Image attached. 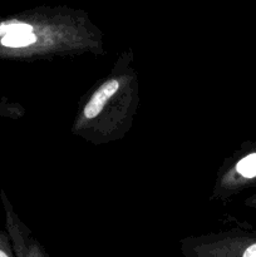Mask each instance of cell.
I'll use <instances>...</instances> for the list:
<instances>
[{
  "label": "cell",
  "mask_w": 256,
  "mask_h": 257,
  "mask_svg": "<svg viewBox=\"0 0 256 257\" xmlns=\"http://www.w3.org/2000/svg\"><path fill=\"white\" fill-rule=\"evenodd\" d=\"M102 54L103 34L88 13L69 7H38L0 17V59H54Z\"/></svg>",
  "instance_id": "6da1fadb"
},
{
  "label": "cell",
  "mask_w": 256,
  "mask_h": 257,
  "mask_svg": "<svg viewBox=\"0 0 256 257\" xmlns=\"http://www.w3.org/2000/svg\"><path fill=\"white\" fill-rule=\"evenodd\" d=\"M138 92L132 54L127 52L117 58L110 74L90 93L73 123L72 132L94 145L123 138L138 109Z\"/></svg>",
  "instance_id": "7a4b0ae2"
},
{
  "label": "cell",
  "mask_w": 256,
  "mask_h": 257,
  "mask_svg": "<svg viewBox=\"0 0 256 257\" xmlns=\"http://www.w3.org/2000/svg\"><path fill=\"white\" fill-rule=\"evenodd\" d=\"M180 248L183 257H256V227L192 236Z\"/></svg>",
  "instance_id": "3957f363"
},
{
  "label": "cell",
  "mask_w": 256,
  "mask_h": 257,
  "mask_svg": "<svg viewBox=\"0 0 256 257\" xmlns=\"http://www.w3.org/2000/svg\"><path fill=\"white\" fill-rule=\"evenodd\" d=\"M256 186V143L221 170L215 192L220 198H228Z\"/></svg>",
  "instance_id": "277c9868"
},
{
  "label": "cell",
  "mask_w": 256,
  "mask_h": 257,
  "mask_svg": "<svg viewBox=\"0 0 256 257\" xmlns=\"http://www.w3.org/2000/svg\"><path fill=\"white\" fill-rule=\"evenodd\" d=\"M0 201L4 210L5 231L9 235L15 257H52L15 212L4 190H0Z\"/></svg>",
  "instance_id": "5b68a950"
},
{
  "label": "cell",
  "mask_w": 256,
  "mask_h": 257,
  "mask_svg": "<svg viewBox=\"0 0 256 257\" xmlns=\"http://www.w3.org/2000/svg\"><path fill=\"white\" fill-rule=\"evenodd\" d=\"M0 257H15L9 235L2 228H0Z\"/></svg>",
  "instance_id": "8992f818"
},
{
  "label": "cell",
  "mask_w": 256,
  "mask_h": 257,
  "mask_svg": "<svg viewBox=\"0 0 256 257\" xmlns=\"http://www.w3.org/2000/svg\"><path fill=\"white\" fill-rule=\"evenodd\" d=\"M245 206H247V207H251V208H255L256 210V193H253L252 196H250V197L245 201Z\"/></svg>",
  "instance_id": "52a82bcc"
}]
</instances>
